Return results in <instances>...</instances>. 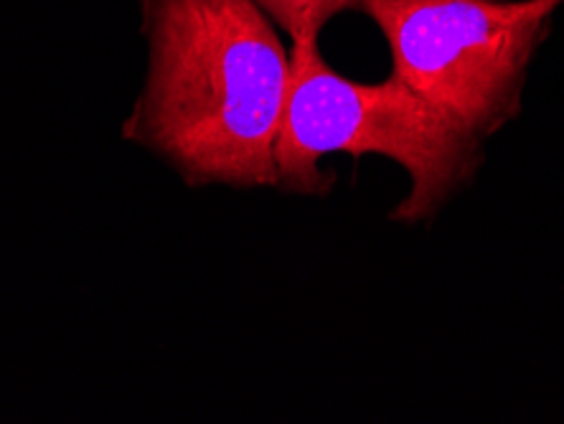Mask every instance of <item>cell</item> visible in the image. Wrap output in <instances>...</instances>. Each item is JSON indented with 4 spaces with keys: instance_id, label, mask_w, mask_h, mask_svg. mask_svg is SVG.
<instances>
[{
    "instance_id": "1",
    "label": "cell",
    "mask_w": 564,
    "mask_h": 424,
    "mask_svg": "<svg viewBox=\"0 0 564 424\" xmlns=\"http://www.w3.org/2000/svg\"><path fill=\"white\" fill-rule=\"evenodd\" d=\"M148 77L122 135L188 186H278L290 48L254 0H143Z\"/></svg>"
},
{
    "instance_id": "2",
    "label": "cell",
    "mask_w": 564,
    "mask_h": 424,
    "mask_svg": "<svg viewBox=\"0 0 564 424\" xmlns=\"http://www.w3.org/2000/svg\"><path fill=\"white\" fill-rule=\"evenodd\" d=\"M478 138L394 74L364 85L323 59L318 39L290 44V85L275 168L278 186L301 196H326L334 176L323 157L384 155L402 165L410 191L392 211L394 221L433 219L476 173Z\"/></svg>"
},
{
    "instance_id": "3",
    "label": "cell",
    "mask_w": 564,
    "mask_h": 424,
    "mask_svg": "<svg viewBox=\"0 0 564 424\" xmlns=\"http://www.w3.org/2000/svg\"><path fill=\"white\" fill-rule=\"evenodd\" d=\"M564 0H359L392 52V74L473 138L521 110L536 48Z\"/></svg>"
},
{
    "instance_id": "4",
    "label": "cell",
    "mask_w": 564,
    "mask_h": 424,
    "mask_svg": "<svg viewBox=\"0 0 564 424\" xmlns=\"http://www.w3.org/2000/svg\"><path fill=\"white\" fill-rule=\"evenodd\" d=\"M293 41L318 39L338 13L356 11L359 0H254Z\"/></svg>"
}]
</instances>
